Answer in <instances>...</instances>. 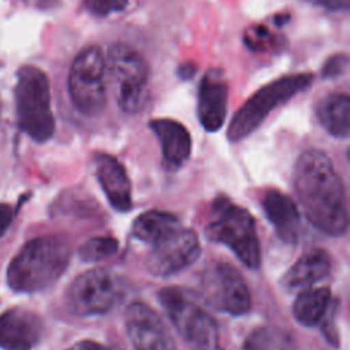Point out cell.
<instances>
[{"label": "cell", "mask_w": 350, "mask_h": 350, "mask_svg": "<svg viewBox=\"0 0 350 350\" xmlns=\"http://www.w3.org/2000/svg\"><path fill=\"white\" fill-rule=\"evenodd\" d=\"M293 185L308 220L317 230L329 237H342L347 231L345 186L325 152H302L294 165Z\"/></svg>", "instance_id": "1"}, {"label": "cell", "mask_w": 350, "mask_h": 350, "mask_svg": "<svg viewBox=\"0 0 350 350\" xmlns=\"http://www.w3.org/2000/svg\"><path fill=\"white\" fill-rule=\"evenodd\" d=\"M70 243L55 235L29 241L11 260L7 283L16 293H37L52 286L71 260Z\"/></svg>", "instance_id": "2"}, {"label": "cell", "mask_w": 350, "mask_h": 350, "mask_svg": "<svg viewBox=\"0 0 350 350\" xmlns=\"http://www.w3.org/2000/svg\"><path fill=\"white\" fill-rule=\"evenodd\" d=\"M157 297L190 350H224L216 320L202 308L191 290L168 286L161 288Z\"/></svg>", "instance_id": "3"}, {"label": "cell", "mask_w": 350, "mask_h": 350, "mask_svg": "<svg viewBox=\"0 0 350 350\" xmlns=\"http://www.w3.org/2000/svg\"><path fill=\"white\" fill-rule=\"evenodd\" d=\"M205 235L209 241L231 249L247 268L260 267V241L254 219L247 209L219 197L213 204L212 217L205 226Z\"/></svg>", "instance_id": "4"}, {"label": "cell", "mask_w": 350, "mask_h": 350, "mask_svg": "<svg viewBox=\"0 0 350 350\" xmlns=\"http://www.w3.org/2000/svg\"><path fill=\"white\" fill-rule=\"evenodd\" d=\"M16 120L23 133L36 142H45L55 133L51 108V89L46 74L34 66H25L16 74Z\"/></svg>", "instance_id": "5"}, {"label": "cell", "mask_w": 350, "mask_h": 350, "mask_svg": "<svg viewBox=\"0 0 350 350\" xmlns=\"http://www.w3.org/2000/svg\"><path fill=\"white\" fill-rule=\"evenodd\" d=\"M313 78L312 72H297L280 77L261 86L234 113L227 130V138L231 142L246 138L276 107L308 89Z\"/></svg>", "instance_id": "6"}, {"label": "cell", "mask_w": 350, "mask_h": 350, "mask_svg": "<svg viewBox=\"0 0 350 350\" xmlns=\"http://www.w3.org/2000/svg\"><path fill=\"white\" fill-rule=\"evenodd\" d=\"M105 57L96 45L83 48L68 72V93L72 104L85 115H97L107 104Z\"/></svg>", "instance_id": "7"}, {"label": "cell", "mask_w": 350, "mask_h": 350, "mask_svg": "<svg viewBox=\"0 0 350 350\" xmlns=\"http://www.w3.org/2000/svg\"><path fill=\"white\" fill-rule=\"evenodd\" d=\"M200 295L212 309L242 316L250 310L252 297L242 275L230 264L211 261L200 279Z\"/></svg>", "instance_id": "8"}, {"label": "cell", "mask_w": 350, "mask_h": 350, "mask_svg": "<svg viewBox=\"0 0 350 350\" xmlns=\"http://www.w3.org/2000/svg\"><path fill=\"white\" fill-rule=\"evenodd\" d=\"M119 295L118 278L105 268H94L82 272L70 283L64 302L71 314L89 317L111 310Z\"/></svg>", "instance_id": "9"}, {"label": "cell", "mask_w": 350, "mask_h": 350, "mask_svg": "<svg viewBox=\"0 0 350 350\" xmlns=\"http://www.w3.org/2000/svg\"><path fill=\"white\" fill-rule=\"evenodd\" d=\"M105 63L118 83L119 107L129 113L137 112L144 101L149 67L144 56L126 44H113Z\"/></svg>", "instance_id": "10"}, {"label": "cell", "mask_w": 350, "mask_h": 350, "mask_svg": "<svg viewBox=\"0 0 350 350\" xmlns=\"http://www.w3.org/2000/svg\"><path fill=\"white\" fill-rule=\"evenodd\" d=\"M200 254L201 245L197 234L190 228L180 227L153 245L146 256L145 265L149 273L165 278L196 262Z\"/></svg>", "instance_id": "11"}, {"label": "cell", "mask_w": 350, "mask_h": 350, "mask_svg": "<svg viewBox=\"0 0 350 350\" xmlns=\"http://www.w3.org/2000/svg\"><path fill=\"white\" fill-rule=\"evenodd\" d=\"M124 325L135 350H175L168 327L145 302L135 301L126 308Z\"/></svg>", "instance_id": "12"}, {"label": "cell", "mask_w": 350, "mask_h": 350, "mask_svg": "<svg viewBox=\"0 0 350 350\" xmlns=\"http://www.w3.org/2000/svg\"><path fill=\"white\" fill-rule=\"evenodd\" d=\"M228 85L221 70H208L200 83L197 113L200 123L206 131H217L227 116Z\"/></svg>", "instance_id": "13"}, {"label": "cell", "mask_w": 350, "mask_h": 350, "mask_svg": "<svg viewBox=\"0 0 350 350\" xmlns=\"http://www.w3.org/2000/svg\"><path fill=\"white\" fill-rule=\"evenodd\" d=\"M42 320L31 310L12 308L0 314V349L30 350L41 339Z\"/></svg>", "instance_id": "14"}, {"label": "cell", "mask_w": 350, "mask_h": 350, "mask_svg": "<svg viewBox=\"0 0 350 350\" xmlns=\"http://www.w3.org/2000/svg\"><path fill=\"white\" fill-rule=\"evenodd\" d=\"M94 170L98 183L115 211L127 212L133 208L131 183L120 161L107 153H96Z\"/></svg>", "instance_id": "15"}, {"label": "cell", "mask_w": 350, "mask_h": 350, "mask_svg": "<svg viewBox=\"0 0 350 350\" xmlns=\"http://www.w3.org/2000/svg\"><path fill=\"white\" fill-rule=\"evenodd\" d=\"M262 208L278 237L288 245L297 243L301 235V217L293 198L279 190H269L262 198Z\"/></svg>", "instance_id": "16"}, {"label": "cell", "mask_w": 350, "mask_h": 350, "mask_svg": "<svg viewBox=\"0 0 350 350\" xmlns=\"http://www.w3.org/2000/svg\"><path fill=\"white\" fill-rule=\"evenodd\" d=\"M331 271L329 254L319 247L305 252L283 275L282 286L287 291H302L323 280Z\"/></svg>", "instance_id": "17"}, {"label": "cell", "mask_w": 350, "mask_h": 350, "mask_svg": "<svg viewBox=\"0 0 350 350\" xmlns=\"http://www.w3.org/2000/svg\"><path fill=\"white\" fill-rule=\"evenodd\" d=\"M149 127L159 139L163 159L172 167L182 165L191 153V135L178 120L160 118L149 120Z\"/></svg>", "instance_id": "18"}, {"label": "cell", "mask_w": 350, "mask_h": 350, "mask_svg": "<svg viewBox=\"0 0 350 350\" xmlns=\"http://www.w3.org/2000/svg\"><path fill=\"white\" fill-rule=\"evenodd\" d=\"M180 227V220L176 215L165 211L152 209L135 217L131 226V234L134 238L142 242L154 245Z\"/></svg>", "instance_id": "19"}, {"label": "cell", "mask_w": 350, "mask_h": 350, "mask_svg": "<svg viewBox=\"0 0 350 350\" xmlns=\"http://www.w3.org/2000/svg\"><path fill=\"white\" fill-rule=\"evenodd\" d=\"M317 119L327 133L347 138L350 131V98L346 93H331L317 105Z\"/></svg>", "instance_id": "20"}, {"label": "cell", "mask_w": 350, "mask_h": 350, "mask_svg": "<svg viewBox=\"0 0 350 350\" xmlns=\"http://www.w3.org/2000/svg\"><path fill=\"white\" fill-rule=\"evenodd\" d=\"M331 305V290L328 287L305 288L298 293L293 314L295 320L306 327L317 325Z\"/></svg>", "instance_id": "21"}, {"label": "cell", "mask_w": 350, "mask_h": 350, "mask_svg": "<svg viewBox=\"0 0 350 350\" xmlns=\"http://www.w3.org/2000/svg\"><path fill=\"white\" fill-rule=\"evenodd\" d=\"M242 350H295L287 332L278 327L265 325L249 334Z\"/></svg>", "instance_id": "22"}, {"label": "cell", "mask_w": 350, "mask_h": 350, "mask_svg": "<svg viewBox=\"0 0 350 350\" xmlns=\"http://www.w3.org/2000/svg\"><path fill=\"white\" fill-rule=\"evenodd\" d=\"M118 247L119 243L112 237H93L81 245L78 254L85 262H97L112 257Z\"/></svg>", "instance_id": "23"}, {"label": "cell", "mask_w": 350, "mask_h": 350, "mask_svg": "<svg viewBox=\"0 0 350 350\" xmlns=\"http://www.w3.org/2000/svg\"><path fill=\"white\" fill-rule=\"evenodd\" d=\"M245 44L256 52H264L275 48L278 44L275 36L265 25H252L243 34Z\"/></svg>", "instance_id": "24"}, {"label": "cell", "mask_w": 350, "mask_h": 350, "mask_svg": "<svg viewBox=\"0 0 350 350\" xmlns=\"http://www.w3.org/2000/svg\"><path fill=\"white\" fill-rule=\"evenodd\" d=\"M88 11L96 16H105L111 12H119L126 8L129 0H85Z\"/></svg>", "instance_id": "25"}, {"label": "cell", "mask_w": 350, "mask_h": 350, "mask_svg": "<svg viewBox=\"0 0 350 350\" xmlns=\"http://www.w3.org/2000/svg\"><path fill=\"white\" fill-rule=\"evenodd\" d=\"M347 64L349 57L345 53H335L325 60L321 70V75L323 78H336L346 71Z\"/></svg>", "instance_id": "26"}, {"label": "cell", "mask_w": 350, "mask_h": 350, "mask_svg": "<svg viewBox=\"0 0 350 350\" xmlns=\"http://www.w3.org/2000/svg\"><path fill=\"white\" fill-rule=\"evenodd\" d=\"M14 217V211L8 204L0 202V238L5 234L8 230L11 221Z\"/></svg>", "instance_id": "27"}, {"label": "cell", "mask_w": 350, "mask_h": 350, "mask_svg": "<svg viewBox=\"0 0 350 350\" xmlns=\"http://www.w3.org/2000/svg\"><path fill=\"white\" fill-rule=\"evenodd\" d=\"M317 4L331 11H347L350 0H314Z\"/></svg>", "instance_id": "28"}, {"label": "cell", "mask_w": 350, "mask_h": 350, "mask_svg": "<svg viewBox=\"0 0 350 350\" xmlns=\"http://www.w3.org/2000/svg\"><path fill=\"white\" fill-rule=\"evenodd\" d=\"M68 350H112V349L93 340H81L74 343Z\"/></svg>", "instance_id": "29"}, {"label": "cell", "mask_w": 350, "mask_h": 350, "mask_svg": "<svg viewBox=\"0 0 350 350\" xmlns=\"http://www.w3.org/2000/svg\"><path fill=\"white\" fill-rule=\"evenodd\" d=\"M196 64L194 63H183L179 70H178V74L180 78L183 79H191L196 74Z\"/></svg>", "instance_id": "30"}, {"label": "cell", "mask_w": 350, "mask_h": 350, "mask_svg": "<svg viewBox=\"0 0 350 350\" xmlns=\"http://www.w3.org/2000/svg\"><path fill=\"white\" fill-rule=\"evenodd\" d=\"M287 19H288V15H284V14H282V15H276V16H275V21H276L275 23H276V25H279V26H282L283 23H286V21H287Z\"/></svg>", "instance_id": "31"}]
</instances>
